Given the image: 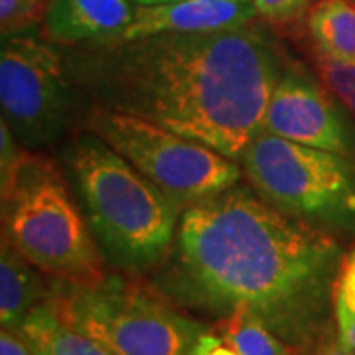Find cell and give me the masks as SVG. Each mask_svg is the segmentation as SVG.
<instances>
[{"label":"cell","mask_w":355,"mask_h":355,"mask_svg":"<svg viewBox=\"0 0 355 355\" xmlns=\"http://www.w3.org/2000/svg\"><path fill=\"white\" fill-rule=\"evenodd\" d=\"M170 257L158 288L178 304L249 312L302 355L330 331L342 247L241 186L184 207Z\"/></svg>","instance_id":"6da1fadb"},{"label":"cell","mask_w":355,"mask_h":355,"mask_svg":"<svg viewBox=\"0 0 355 355\" xmlns=\"http://www.w3.org/2000/svg\"><path fill=\"white\" fill-rule=\"evenodd\" d=\"M76 76L99 107L135 114L241 162L263 128L279 51L251 24L97 44Z\"/></svg>","instance_id":"7a4b0ae2"},{"label":"cell","mask_w":355,"mask_h":355,"mask_svg":"<svg viewBox=\"0 0 355 355\" xmlns=\"http://www.w3.org/2000/svg\"><path fill=\"white\" fill-rule=\"evenodd\" d=\"M64 156L105 259L130 275L164 265L180 223L176 203L91 130Z\"/></svg>","instance_id":"3957f363"},{"label":"cell","mask_w":355,"mask_h":355,"mask_svg":"<svg viewBox=\"0 0 355 355\" xmlns=\"http://www.w3.org/2000/svg\"><path fill=\"white\" fill-rule=\"evenodd\" d=\"M2 235L42 272L71 284L105 279L103 254L51 160L24 150L2 191Z\"/></svg>","instance_id":"277c9868"},{"label":"cell","mask_w":355,"mask_h":355,"mask_svg":"<svg viewBox=\"0 0 355 355\" xmlns=\"http://www.w3.org/2000/svg\"><path fill=\"white\" fill-rule=\"evenodd\" d=\"M48 298L69 326L113 355H190L209 331L160 296L116 277L91 284L60 280Z\"/></svg>","instance_id":"5b68a950"},{"label":"cell","mask_w":355,"mask_h":355,"mask_svg":"<svg viewBox=\"0 0 355 355\" xmlns=\"http://www.w3.org/2000/svg\"><path fill=\"white\" fill-rule=\"evenodd\" d=\"M241 164L257 193L282 214L328 233L355 229L354 158L259 130Z\"/></svg>","instance_id":"8992f818"},{"label":"cell","mask_w":355,"mask_h":355,"mask_svg":"<svg viewBox=\"0 0 355 355\" xmlns=\"http://www.w3.org/2000/svg\"><path fill=\"white\" fill-rule=\"evenodd\" d=\"M89 130L127 158L178 207L207 200L239 184L243 168L225 154L135 114L95 107Z\"/></svg>","instance_id":"52a82bcc"},{"label":"cell","mask_w":355,"mask_h":355,"mask_svg":"<svg viewBox=\"0 0 355 355\" xmlns=\"http://www.w3.org/2000/svg\"><path fill=\"white\" fill-rule=\"evenodd\" d=\"M0 105L2 119L26 150L62 135L69 114V81L53 48L24 34L2 38Z\"/></svg>","instance_id":"ba28073f"},{"label":"cell","mask_w":355,"mask_h":355,"mask_svg":"<svg viewBox=\"0 0 355 355\" xmlns=\"http://www.w3.org/2000/svg\"><path fill=\"white\" fill-rule=\"evenodd\" d=\"M280 139L355 156V139L330 95L300 71L286 69L266 105L263 128Z\"/></svg>","instance_id":"9c48e42d"},{"label":"cell","mask_w":355,"mask_h":355,"mask_svg":"<svg viewBox=\"0 0 355 355\" xmlns=\"http://www.w3.org/2000/svg\"><path fill=\"white\" fill-rule=\"evenodd\" d=\"M253 0H178L160 6L135 8L132 22L116 42L158 34H203L251 24Z\"/></svg>","instance_id":"30bf717a"},{"label":"cell","mask_w":355,"mask_h":355,"mask_svg":"<svg viewBox=\"0 0 355 355\" xmlns=\"http://www.w3.org/2000/svg\"><path fill=\"white\" fill-rule=\"evenodd\" d=\"M128 0H50L44 26L58 44L116 42L132 22Z\"/></svg>","instance_id":"8fae6325"},{"label":"cell","mask_w":355,"mask_h":355,"mask_svg":"<svg viewBox=\"0 0 355 355\" xmlns=\"http://www.w3.org/2000/svg\"><path fill=\"white\" fill-rule=\"evenodd\" d=\"M32 265L12 243L2 235L0 245V324L2 330L20 331L26 316L48 296Z\"/></svg>","instance_id":"7c38bea8"},{"label":"cell","mask_w":355,"mask_h":355,"mask_svg":"<svg viewBox=\"0 0 355 355\" xmlns=\"http://www.w3.org/2000/svg\"><path fill=\"white\" fill-rule=\"evenodd\" d=\"M20 334L32 355H113L105 345L69 326L50 298L26 316Z\"/></svg>","instance_id":"4fadbf2b"},{"label":"cell","mask_w":355,"mask_h":355,"mask_svg":"<svg viewBox=\"0 0 355 355\" xmlns=\"http://www.w3.org/2000/svg\"><path fill=\"white\" fill-rule=\"evenodd\" d=\"M308 32L320 55L355 64V4L318 0L308 12Z\"/></svg>","instance_id":"5bb4252c"},{"label":"cell","mask_w":355,"mask_h":355,"mask_svg":"<svg viewBox=\"0 0 355 355\" xmlns=\"http://www.w3.org/2000/svg\"><path fill=\"white\" fill-rule=\"evenodd\" d=\"M221 338L237 352V355H294L272 330L249 312H235L225 318Z\"/></svg>","instance_id":"9a60e30c"},{"label":"cell","mask_w":355,"mask_h":355,"mask_svg":"<svg viewBox=\"0 0 355 355\" xmlns=\"http://www.w3.org/2000/svg\"><path fill=\"white\" fill-rule=\"evenodd\" d=\"M331 310L338 338L355 354V249L343 254L334 282Z\"/></svg>","instance_id":"2e32d148"},{"label":"cell","mask_w":355,"mask_h":355,"mask_svg":"<svg viewBox=\"0 0 355 355\" xmlns=\"http://www.w3.org/2000/svg\"><path fill=\"white\" fill-rule=\"evenodd\" d=\"M50 0H0L2 38L20 36L46 18Z\"/></svg>","instance_id":"e0dca14e"},{"label":"cell","mask_w":355,"mask_h":355,"mask_svg":"<svg viewBox=\"0 0 355 355\" xmlns=\"http://www.w3.org/2000/svg\"><path fill=\"white\" fill-rule=\"evenodd\" d=\"M316 65L324 85L330 89L331 95H336L338 101L355 119V64H345L320 55Z\"/></svg>","instance_id":"ac0fdd59"},{"label":"cell","mask_w":355,"mask_h":355,"mask_svg":"<svg viewBox=\"0 0 355 355\" xmlns=\"http://www.w3.org/2000/svg\"><path fill=\"white\" fill-rule=\"evenodd\" d=\"M310 0H253L259 16L272 22H288L304 14Z\"/></svg>","instance_id":"d6986e66"},{"label":"cell","mask_w":355,"mask_h":355,"mask_svg":"<svg viewBox=\"0 0 355 355\" xmlns=\"http://www.w3.org/2000/svg\"><path fill=\"white\" fill-rule=\"evenodd\" d=\"M0 355H32L20 331L2 330L0 334Z\"/></svg>","instance_id":"ffe728a7"},{"label":"cell","mask_w":355,"mask_h":355,"mask_svg":"<svg viewBox=\"0 0 355 355\" xmlns=\"http://www.w3.org/2000/svg\"><path fill=\"white\" fill-rule=\"evenodd\" d=\"M314 355H355L345 343L338 338V334H331L328 331V336L322 340V343L318 345L316 354Z\"/></svg>","instance_id":"44dd1931"},{"label":"cell","mask_w":355,"mask_h":355,"mask_svg":"<svg viewBox=\"0 0 355 355\" xmlns=\"http://www.w3.org/2000/svg\"><path fill=\"white\" fill-rule=\"evenodd\" d=\"M190 355H207V331L200 338V342L196 343V347L191 349Z\"/></svg>","instance_id":"7402d4cb"},{"label":"cell","mask_w":355,"mask_h":355,"mask_svg":"<svg viewBox=\"0 0 355 355\" xmlns=\"http://www.w3.org/2000/svg\"><path fill=\"white\" fill-rule=\"evenodd\" d=\"M139 6H160V4H170V2H178V0H132Z\"/></svg>","instance_id":"603a6c76"},{"label":"cell","mask_w":355,"mask_h":355,"mask_svg":"<svg viewBox=\"0 0 355 355\" xmlns=\"http://www.w3.org/2000/svg\"><path fill=\"white\" fill-rule=\"evenodd\" d=\"M349 2H352V4H355V0H349Z\"/></svg>","instance_id":"cb8c5ba5"}]
</instances>
